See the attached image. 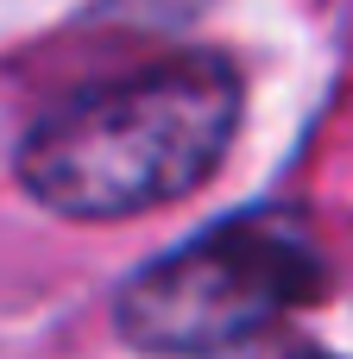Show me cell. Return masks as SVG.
Returning <instances> with one entry per match:
<instances>
[{
    "instance_id": "obj_1",
    "label": "cell",
    "mask_w": 353,
    "mask_h": 359,
    "mask_svg": "<svg viewBox=\"0 0 353 359\" xmlns=\"http://www.w3.org/2000/svg\"><path fill=\"white\" fill-rule=\"evenodd\" d=\"M227 57H164L51 107L19 145V183L69 221H126L202 189L240 133Z\"/></svg>"
},
{
    "instance_id": "obj_2",
    "label": "cell",
    "mask_w": 353,
    "mask_h": 359,
    "mask_svg": "<svg viewBox=\"0 0 353 359\" xmlns=\"http://www.w3.org/2000/svg\"><path fill=\"white\" fill-rule=\"evenodd\" d=\"M328 259L284 202L221 215L164 259L139 265L114 297L126 347L158 359H227L265 341L284 316L322 303Z\"/></svg>"
},
{
    "instance_id": "obj_3",
    "label": "cell",
    "mask_w": 353,
    "mask_h": 359,
    "mask_svg": "<svg viewBox=\"0 0 353 359\" xmlns=\"http://www.w3.org/2000/svg\"><path fill=\"white\" fill-rule=\"evenodd\" d=\"M291 359H341V353H328V347H297Z\"/></svg>"
}]
</instances>
